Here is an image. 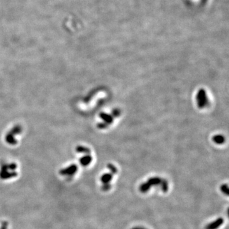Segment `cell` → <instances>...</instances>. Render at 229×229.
<instances>
[{"instance_id":"obj_1","label":"cell","mask_w":229,"mask_h":229,"mask_svg":"<svg viewBox=\"0 0 229 229\" xmlns=\"http://www.w3.org/2000/svg\"><path fill=\"white\" fill-rule=\"evenodd\" d=\"M154 186H158L164 192H167L169 190V185L165 179L153 177L148 179L146 182L142 183L139 186V190L141 193H146L152 187Z\"/></svg>"},{"instance_id":"obj_2","label":"cell","mask_w":229,"mask_h":229,"mask_svg":"<svg viewBox=\"0 0 229 229\" xmlns=\"http://www.w3.org/2000/svg\"><path fill=\"white\" fill-rule=\"evenodd\" d=\"M196 100L198 107L201 109L206 108L209 104V100L208 99L206 91L203 89H200L197 92V94L196 96Z\"/></svg>"},{"instance_id":"obj_3","label":"cell","mask_w":229,"mask_h":229,"mask_svg":"<svg viewBox=\"0 0 229 229\" xmlns=\"http://www.w3.org/2000/svg\"><path fill=\"white\" fill-rule=\"evenodd\" d=\"M224 220L222 218H218L215 221L209 224L206 227V229H217L218 227H220L223 224H224Z\"/></svg>"},{"instance_id":"obj_4","label":"cell","mask_w":229,"mask_h":229,"mask_svg":"<svg viewBox=\"0 0 229 229\" xmlns=\"http://www.w3.org/2000/svg\"><path fill=\"white\" fill-rule=\"evenodd\" d=\"M212 139H213V141L214 142V143L217 144V145H220L225 143V140H226L225 136L223 134H216V135L213 136V138H212Z\"/></svg>"},{"instance_id":"obj_5","label":"cell","mask_w":229,"mask_h":229,"mask_svg":"<svg viewBox=\"0 0 229 229\" xmlns=\"http://www.w3.org/2000/svg\"><path fill=\"white\" fill-rule=\"evenodd\" d=\"M113 179V175L112 173H106V174L103 175L101 177V181L103 184H108Z\"/></svg>"},{"instance_id":"obj_6","label":"cell","mask_w":229,"mask_h":229,"mask_svg":"<svg viewBox=\"0 0 229 229\" xmlns=\"http://www.w3.org/2000/svg\"><path fill=\"white\" fill-rule=\"evenodd\" d=\"M91 161H92V158L89 156L85 157L81 159V160H80V162H81V164H82L84 166L88 165L90 163Z\"/></svg>"},{"instance_id":"obj_7","label":"cell","mask_w":229,"mask_h":229,"mask_svg":"<svg viewBox=\"0 0 229 229\" xmlns=\"http://www.w3.org/2000/svg\"><path fill=\"white\" fill-rule=\"evenodd\" d=\"M220 190L222 191V193H224V194L229 196V187L227 185H225V184L222 185L220 187Z\"/></svg>"},{"instance_id":"obj_8","label":"cell","mask_w":229,"mask_h":229,"mask_svg":"<svg viewBox=\"0 0 229 229\" xmlns=\"http://www.w3.org/2000/svg\"><path fill=\"white\" fill-rule=\"evenodd\" d=\"M111 185L110 183H108V184H103V186L101 187V190L104 191H108L111 189Z\"/></svg>"},{"instance_id":"obj_9","label":"cell","mask_w":229,"mask_h":229,"mask_svg":"<svg viewBox=\"0 0 229 229\" xmlns=\"http://www.w3.org/2000/svg\"><path fill=\"white\" fill-rule=\"evenodd\" d=\"M131 229H146V228L143 227H135Z\"/></svg>"},{"instance_id":"obj_10","label":"cell","mask_w":229,"mask_h":229,"mask_svg":"<svg viewBox=\"0 0 229 229\" xmlns=\"http://www.w3.org/2000/svg\"><path fill=\"white\" fill-rule=\"evenodd\" d=\"M227 212H228V215L229 216V208H228V210H227Z\"/></svg>"}]
</instances>
